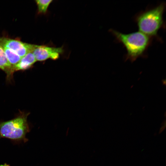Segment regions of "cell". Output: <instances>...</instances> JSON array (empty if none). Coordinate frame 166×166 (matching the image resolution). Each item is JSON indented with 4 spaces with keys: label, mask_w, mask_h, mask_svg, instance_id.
I'll return each mask as SVG.
<instances>
[{
    "label": "cell",
    "mask_w": 166,
    "mask_h": 166,
    "mask_svg": "<svg viewBox=\"0 0 166 166\" xmlns=\"http://www.w3.org/2000/svg\"><path fill=\"white\" fill-rule=\"evenodd\" d=\"M0 166H10L9 165L5 164L4 165H0Z\"/></svg>",
    "instance_id": "obj_10"
},
{
    "label": "cell",
    "mask_w": 166,
    "mask_h": 166,
    "mask_svg": "<svg viewBox=\"0 0 166 166\" xmlns=\"http://www.w3.org/2000/svg\"><path fill=\"white\" fill-rule=\"evenodd\" d=\"M109 31L126 48V59L132 61L143 55L151 42V38L139 31L128 34L113 29L110 30Z\"/></svg>",
    "instance_id": "obj_1"
},
{
    "label": "cell",
    "mask_w": 166,
    "mask_h": 166,
    "mask_svg": "<svg viewBox=\"0 0 166 166\" xmlns=\"http://www.w3.org/2000/svg\"><path fill=\"white\" fill-rule=\"evenodd\" d=\"M165 4L162 2L156 6L140 13L135 18L139 31L151 38L156 37L163 26V15Z\"/></svg>",
    "instance_id": "obj_2"
},
{
    "label": "cell",
    "mask_w": 166,
    "mask_h": 166,
    "mask_svg": "<svg viewBox=\"0 0 166 166\" xmlns=\"http://www.w3.org/2000/svg\"><path fill=\"white\" fill-rule=\"evenodd\" d=\"M28 114H23L13 119L1 123V137L14 140L24 138L29 130L27 121Z\"/></svg>",
    "instance_id": "obj_3"
},
{
    "label": "cell",
    "mask_w": 166,
    "mask_h": 166,
    "mask_svg": "<svg viewBox=\"0 0 166 166\" xmlns=\"http://www.w3.org/2000/svg\"><path fill=\"white\" fill-rule=\"evenodd\" d=\"M52 0H36L35 2L37 6L38 14H45L47 12L48 8Z\"/></svg>",
    "instance_id": "obj_9"
},
{
    "label": "cell",
    "mask_w": 166,
    "mask_h": 166,
    "mask_svg": "<svg viewBox=\"0 0 166 166\" xmlns=\"http://www.w3.org/2000/svg\"><path fill=\"white\" fill-rule=\"evenodd\" d=\"M0 43L21 57L29 52H32L36 45L5 37H0Z\"/></svg>",
    "instance_id": "obj_4"
},
{
    "label": "cell",
    "mask_w": 166,
    "mask_h": 166,
    "mask_svg": "<svg viewBox=\"0 0 166 166\" xmlns=\"http://www.w3.org/2000/svg\"><path fill=\"white\" fill-rule=\"evenodd\" d=\"M12 65L9 62L6 56L3 46L0 43V69L4 71L8 79L12 76Z\"/></svg>",
    "instance_id": "obj_7"
},
{
    "label": "cell",
    "mask_w": 166,
    "mask_h": 166,
    "mask_svg": "<svg viewBox=\"0 0 166 166\" xmlns=\"http://www.w3.org/2000/svg\"><path fill=\"white\" fill-rule=\"evenodd\" d=\"M2 46L6 57L12 66L18 63L22 57L7 47Z\"/></svg>",
    "instance_id": "obj_8"
},
{
    "label": "cell",
    "mask_w": 166,
    "mask_h": 166,
    "mask_svg": "<svg viewBox=\"0 0 166 166\" xmlns=\"http://www.w3.org/2000/svg\"><path fill=\"white\" fill-rule=\"evenodd\" d=\"M1 135H0V138H1Z\"/></svg>",
    "instance_id": "obj_11"
},
{
    "label": "cell",
    "mask_w": 166,
    "mask_h": 166,
    "mask_svg": "<svg viewBox=\"0 0 166 166\" xmlns=\"http://www.w3.org/2000/svg\"><path fill=\"white\" fill-rule=\"evenodd\" d=\"M36 61V60L32 52H29L22 57L18 63L12 66V72L14 73L15 71L29 69Z\"/></svg>",
    "instance_id": "obj_6"
},
{
    "label": "cell",
    "mask_w": 166,
    "mask_h": 166,
    "mask_svg": "<svg viewBox=\"0 0 166 166\" xmlns=\"http://www.w3.org/2000/svg\"><path fill=\"white\" fill-rule=\"evenodd\" d=\"M64 51L62 47H56L36 45L32 53L37 61H42L49 59H57Z\"/></svg>",
    "instance_id": "obj_5"
}]
</instances>
